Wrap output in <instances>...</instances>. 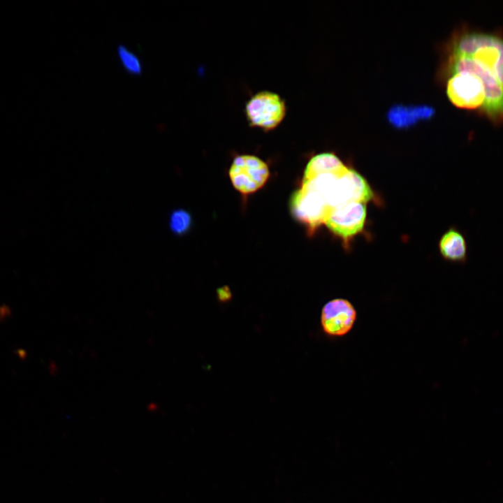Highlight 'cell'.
Here are the masks:
<instances>
[{"instance_id":"obj_1","label":"cell","mask_w":503,"mask_h":503,"mask_svg":"<svg viewBox=\"0 0 503 503\" xmlns=\"http://www.w3.org/2000/svg\"><path fill=\"white\" fill-rule=\"evenodd\" d=\"M442 67L447 97L454 106L483 112L491 119L503 118V85L488 69L455 54L446 55Z\"/></svg>"},{"instance_id":"obj_2","label":"cell","mask_w":503,"mask_h":503,"mask_svg":"<svg viewBox=\"0 0 503 503\" xmlns=\"http://www.w3.org/2000/svg\"><path fill=\"white\" fill-rule=\"evenodd\" d=\"M446 54L470 58L488 69L503 85V38L476 31H461L451 38Z\"/></svg>"},{"instance_id":"obj_3","label":"cell","mask_w":503,"mask_h":503,"mask_svg":"<svg viewBox=\"0 0 503 503\" xmlns=\"http://www.w3.org/2000/svg\"><path fill=\"white\" fill-rule=\"evenodd\" d=\"M332 207L358 202L365 203L374 198V193L365 177L349 168L341 177L331 174L319 175L307 182Z\"/></svg>"},{"instance_id":"obj_4","label":"cell","mask_w":503,"mask_h":503,"mask_svg":"<svg viewBox=\"0 0 503 503\" xmlns=\"http://www.w3.org/2000/svg\"><path fill=\"white\" fill-rule=\"evenodd\" d=\"M245 112L251 126L269 131L282 122L286 108L284 101L277 94L262 91L248 101Z\"/></svg>"},{"instance_id":"obj_5","label":"cell","mask_w":503,"mask_h":503,"mask_svg":"<svg viewBox=\"0 0 503 503\" xmlns=\"http://www.w3.org/2000/svg\"><path fill=\"white\" fill-rule=\"evenodd\" d=\"M290 208L293 216L313 233L325 224L333 207L318 193L301 186L292 194Z\"/></svg>"},{"instance_id":"obj_6","label":"cell","mask_w":503,"mask_h":503,"mask_svg":"<svg viewBox=\"0 0 503 503\" xmlns=\"http://www.w3.org/2000/svg\"><path fill=\"white\" fill-rule=\"evenodd\" d=\"M366 217L365 203H349L333 207L325 224L347 248L351 240L363 231Z\"/></svg>"},{"instance_id":"obj_7","label":"cell","mask_w":503,"mask_h":503,"mask_svg":"<svg viewBox=\"0 0 503 503\" xmlns=\"http://www.w3.org/2000/svg\"><path fill=\"white\" fill-rule=\"evenodd\" d=\"M229 177L236 190L249 194L265 184L269 177V169L268 165L256 156L240 155L233 161Z\"/></svg>"},{"instance_id":"obj_8","label":"cell","mask_w":503,"mask_h":503,"mask_svg":"<svg viewBox=\"0 0 503 503\" xmlns=\"http://www.w3.org/2000/svg\"><path fill=\"white\" fill-rule=\"evenodd\" d=\"M356 316V310L349 300L334 298L328 301L321 309V326L326 335L342 337L352 329Z\"/></svg>"},{"instance_id":"obj_9","label":"cell","mask_w":503,"mask_h":503,"mask_svg":"<svg viewBox=\"0 0 503 503\" xmlns=\"http://www.w3.org/2000/svg\"><path fill=\"white\" fill-rule=\"evenodd\" d=\"M348 170L349 168L334 153L323 152L312 156L308 161L304 170L302 182L324 174L341 177Z\"/></svg>"},{"instance_id":"obj_10","label":"cell","mask_w":503,"mask_h":503,"mask_svg":"<svg viewBox=\"0 0 503 503\" xmlns=\"http://www.w3.org/2000/svg\"><path fill=\"white\" fill-rule=\"evenodd\" d=\"M441 255L445 259L463 263L467 260V244L463 235L454 228L443 234L439 242Z\"/></svg>"},{"instance_id":"obj_11","label":"cell","mask_w":503,"mask_h":503,"mask_svg":"<svg viewBox=\"0 0 503 503\" xmlns=\"http://www.w3.org/2000/svg\"><path fill=\"white\" fill-rule=\"evenodd\" d=\"M117 54L122 66L130 73L140 75L143 66L140 58L124 45L117 47Z\"/></svg>"},{"instance_id":"obj_12","label":"cell","mask_w":503,"mask_h":503,"mask_svg":"<svg viewBox=\"0 0 503 503\" xmlns=\"http://www.w3.org/2000/svg\"><path fill=\"white\" fill-rule=\"evenodd\" d=\"M191 218L184 210H177L170 217L169 226L173 232L177 235L185 233L190 228Z\"/></svg>"},{"instance_id":"obj_13","label":"cell","mask_w":503,"mask_h":503,"mask_svg":"<svg viewBox=\"0 0 503 503\" xmlns=\"http://www.w3.org/2000/svg\"><path fill=\"white\" fill-rule=\"evenodd\" d=\"M218 298L221 301L228 300L231 297V293L228 286H222L217 291Z\"/></svg>"},{"instance_id":"obj_14","label":"cell","mask_w":503,"mask_h":503,"mask_svg":"<svg viewBox=\"0 0 503 503\" xmlns=\"http://www.w3.org/2000/svg\"><path fill=\"white\" fill-rule=\"evenodd\" d=\"M10 314V308L6 305H0V322L6 319Z\"/></svg>"}]
</instances>
